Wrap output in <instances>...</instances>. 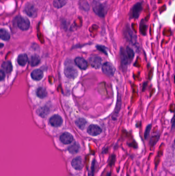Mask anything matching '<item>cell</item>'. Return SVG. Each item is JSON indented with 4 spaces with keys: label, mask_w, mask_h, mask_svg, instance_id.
Returning <instances> with one entry per match:
<instances>
[{
    "label": "cell",
    "mask_w": 175,
    "mask_h": 176,
    "mask_svg": "<svg viewBox=\"0 0 175 176\" xmlns=\"http://www.w3.org/2000/svg\"><path fill=\"white\" fill-rule=\"evenodd\" d=\"M102 129L100 127L96 125H91L87 128V132L92 136H97L100 134Z\"/></svg>",
    "instance_id": "7"
},
{
    "label": "cell",
    "mask_w": 175,
    "mask_h": 176,
    "mask_svg": "<svg viewBox=\"0 0 175 176\" xmlns=\"http://www.w3.org/2000/svg\"><path fill=\"white\" fill-rule=\"evenodd\" d=\"M79 145L78 144L75 143L68 148V151L72 154H75L79 151Z\"/></svg>",
    "instance_id": "23"
},
{
    "label": "cell",
    "mask_w": 175,
    "mask_h": 176,
    "mask_svg": "<svg viewBox=\"0 0 175 176\" xmlns=\"http://www.w3.org/2000/svg\"><path fill=\"white\" fill-rule=\"evenodd\" d=\"M17 61L19 65L21 66H24L26 65V63L28 61V57L27 55L25 54H20L18 57Z\"/></svg>",
    "instance_id": "15"
},
{
    "label": "cell",
    "mask_w": 175,
    "mask_h": 176,
    "mask_svg": "<svg viewBox=\"0 0 175 176\" xmlns=\"http://www.w3.org/2000/svg\"><path fill=\"white\" fill-rule=\"evenodd\" d=\"M37 95L40 98H43L47 96V92L44 88H38L37 90Z\"/></svg>",
    "instance_id": "20"
},
{
    "label": "cell",
    "mask_w": 175,
    "mask_h": 176,
    "mask_svg": "<svg viewBox=\"0 0 175 176\" xmlns=\"http://www.w3.org/2000/svg\"><path fill=\"white\" fill-rule=\"evenodd\" d=\"M16 23L18 28L21 30H27L30 26V22L28 19L24 17H18L16 19Z\"/></svg>",
    "instance_id": "2"
},
{
    "label": "cell",
    "mask_w": 175,
    "mask_h": 176,
    "mask_svg": "<svg viewBox=\"0 0 175 176\" xmlns=\"http://www.w3.org/2000/svg\"><path fill=\"white\" fill-rule=\"evenodd\" d=\"M89 61L90 65L93 67L98 69L100 67L102 63L101 58L97 56H93L89 58Z\"/></svg>",
    "instance_id": "5"
},
{
    "label": "cell",
    "mask_w": 175,
    "mask_h": 176,
    "mask_svg": "<svg viewBox=\"0 0 175 176\" xmlns=\"http://www.w3.org/2000/svg\"><path fill=\"white\" fill-rule=\"evenodd\" d=\"M142 5L140 3H137L133 6L132 10V16L134 18H138L140 16V13L142 11Z\"/></svg>",
    "instance_id": "11"
},
{
    "label": "cell",
    "mask_w": 175,
    "mask_h": 176,
    "mask_svg": "<svg viewBox=\"0 0 175 176\" xmlns=\"http://www.w3.org/2000/svg\"><path fill=\"white\" fill-rule=\"evenodd\" d=\"M76 124L78 128H79L80 129H83L85 127V125L86 124V121L85 120H84V118H79L78 120H76Z\"/></svg>",
    "instance_id": "21"
},
{
    "label": "cell",
    "mask_w": 175,
    "mask_h": 176,
    "mask_svg": "<svg viewBox=\"0 0 175 176\" xmlns=\"http://www.w3.org/2000/svg\"><path fill=\"white\" fill-rule=\"evenodd\" d=\"M64 74L68 78L74 79L77 77V69L72 66H67L64 69Z\"/></svg>",
    "instance_id": "3"
},
{
    "label": "cell",
    "mask_w": 175,
    "mask_h": 176,
    "mask_svg": "<svg viewBox=\"0 0 175 176\" xmlns=\"http://www.w3.org/2000/svg\"><path fill=\"white\" fill-rule=\"evenodd\" d=\"M5 72L3 69H1V72H0V79H1V81L3 80L5 78Z\"/></svg>",
    "instance_id": "27"
},
{
    "label": "cell",
    "mask_w": 175,
    "mask_h": 176,
    "mask_svg": "<svg viewBox=\"0 0 175 176\" xmlns=\"http://www.w3.org/2000/svg\"><path fill=\"white\" fill-rule=\"evenodd\" d=\"M120 56H121L122 65L124 67H126L127 65H129V61L127 57V56L126 55V51L123 48H121L120 50Z\"/></svg>",
    "instance_id": "13"
},
{
    "label": "cell",
    "mask_w": 175,
    "mask_h": 176,
    "mask_svg": "<svg viewBox=\"0 0 175 176\" xmlns=\"http://www.w3.org/2000/svg\"><path fill=\"white\" fill-rule=\"evenodd\" d=\"M40 62V57L38 55H33L31 57V59H30V64H31V66L33 67H35Z\"/></svg>",
    "instance_id": "18"
},
{
    "label": "cell",
    "mask_w": 175,
    "mask_h": 176,
    "mask_svg": "<svg viewBox=\"0 0 175 176\" xmlns=\"http://www.w3.org/2000/svg\"></svg>",
    "instance_id": "31"
},
{
    "label": "cell",
    "mask_w": 175,
    "mask_h": 176,
    "mask_svg": "<svg viewBox=\"0 0 175 176\" xmlns=\"http://www.w3.org/2000/svg\"><path fill=\"white\" fill-rule=\"evenodd\" d=\"M172 127L173 128H175V116L172 120Z\"/></svg>",
    "instance_id": "29"
},
{
    "label": "cell",
    "mask_w": 175,
    "mask_h": 176,
    "mask_svg": "<svg viewBox=\"0 0 175 176\" xmlns=\"http://www.w3.org/2000/svg\"><path fill=\"white\" fill-rule=\"evenodd\" d=\"M93 11L99 16L103 17L105 14V7L97 1H93Z\"/></svg>",
    "instance_id": "1"
},
{
    "label": "cell",
    "mask_w": 175,
    "mask_h": 176,
    "mask_svg": "<svg viewBox=\"0 0 175 176\" xmlns=\"http://www.w3.org/2000/svg\"><path fill=\"white\" fill-rule=\"evenodd\" d=\"M97 48H98V49H101V50H100V51H102V52H104V53L106 54H107L106 53V51H105V50L104 49V47L103 46H97Z\"/></svg>",
    "instance_id": "28"
},
{
    "label": "cell",
    "mask_w": 175,
    "mask_h": 176,
    "mask_svg": "<svg viewBox=\"0 0 175 176\" xmlns=\"http://www.w3.org/2000/svg\"><path fill=\"white\" fill-rule=\"evenodd\" d=\"M72 166L76 170H81L83 167V162L81 157H75L71 162Z\"/></svg>",
    "instance_id": "9"
},
{
    "label": "cell",
    "mask_w": 175,
    "mask_h": 176,
    "mask_svg": "<svg viewBox=\"0 0 175 176\" xmlns=\"http://www.w3.org/2000/svg\"><path fill=\"white\" fill-rule=\"evenodd\" d=\"M174 82H175V76H174Z\"/></svg>",
    "instance_id": "30"
},
{
    "label": "cell",
    "mask_w": 175,
    "mask_h": 176,
    "mask_svg": "<svg viewBox=\"0 0 175 176\" xmlns=\"http://www.w3.org/2000/svg\"><path fill=\"white\" fill-rule=\"evenodd\" d=\"M60 141L64 144H70L74 140V138L72 135L68 132L63 133L60 138Z\"/></svg>",
    "instance_id": "10"
},
{
    "label": "cell",
    "mask_w": 175,
    "mask_h": 176,
    "mask_svg": "<svg viewBox=\"0 0 175 176\" xmlns=\"http://www.w3.org/2000/svg\"><path fill=\"white\" fill-rule=\"evenodd\" d=\"M2 68L4 72L10 73L12 70V65L10 61H5L3 63Z\"/></svg>",
    "instance_id": "16"
},
{
    "label": "cell",
    "mask_w": 175,
    "mask_h": 176,
    "mask_svg": "<svg viewBox=\"0 0 175 176\" xmlns=\"http://www.w3.org/2000/svg\"><path fill=\"white\" fill-rule=\"evenodd\" d=\"M24 11L28 16L31 17H35L37 16V10L33 5L27 4L24 8Z\"/></svg>",
    "instance_id": "8"
},
{
    "label": "cell",
    "mask_w": 175,
    "mask_h": 176,
    "mask_svg": "<svg viewBox=\"0 0 175 176\" xmlns=\"http://www.w3.org/2000/svg\"><path fill=\"white\" fill-rule=\"evenodd\" d=\"M49 110L46 107H41L37 110V113L42 118H45L49 113Z\"/></svg>",
    "instance_id": "17"
},
{
    "label": "cell",
    "mask_w": 175,
    "mask_h": 176,
    "mask_svg": "<svg viewBox=\"0 0 175 176\" xmlns=\"http://www.w3.org/2000/svg\"><path fill=\"white\" fill-rule=\"evenodd\" d=\"M31 78L35 80H40L43 77V73L40 69L33 70L31 73Z\"/></svg>",
    "instance_id": "14"
},
{
    "label": "cell",
    "mask_w": 175,
    "mask_h": 176,
    "mask_svg": "<svg viewBox=\"0 0 175 176\" xmlns=\"http://www.w3.org/2000/svg\"><path fill=\"white\" fill-rule=\"evenodd\" d=\"M115 67L110 63H105L102 66V71L104 74L108 76H113L115 72Z\"/></svg>",
    "instance_id": "4"
},
{
    "label": "cell",
    "mask_w": 175,
    "mask_h": 176,
    "mask_svg": "<svg viewBox=\"0 0 175 176\" xmlns=\"http://www.w3.org/2000/svg\"><path fill=\"white\" fill-rule=\"evenodd\" d=\"M0 37L1 39L4 41H8L10 38V34L4 29H1L0 30Z\"/></svg>",
    "instance_id": "19"
},
{
    "label": "cell",
    "mask_w": 175,
    "mask_h": 176,
    "mask_svg": "<svg viewBox=\"0 0 175 176\" xmlns=\"http://www.w3.org/2000/svg\"><path fill=\"white\" fill-rule=\"evenodd\" d=\"M142 26L140 27V32L141 33L143 34V35H145V32H146V26L144 25V24H143V22L141 24V26Z\"/></svg>",
    "instance_id": "26"
},
{
    "label": "cell",
    "mask_w": 175,
    "mask_h": 176,
    "mask_svg": "<svg viewBox=\"0 0 175 176\" xmlns=\"http://www.w3.org/2000/svg\"><path fill=\"white\" fill-rule=\"evenodd\" d=\"M75 63L78 67L81 69H85L87 67V63L86 61L82 57H77L75 59Z\"/></svg>",
    "instance_id": "12"
},
{
    "label": "cell",
    "mask_w": 175,
    "mask_h": 176,
    "mask_svg": "<svg viewBox=\"0 0 175 176\" xmlns=\"http://www.w3.org/2000/svg\"><path fill=\"white\" fill-rule=\"evenodd\" d=\"M151 127H152L151 125H148L146 128V130H145V132L144 133V137L145 139H147L148 137V135H149V132H150V131L151 129Z\"/></svg>",
    "instance_id": "25"
},
{
    "label": "cell",
    "mask_w": 175,
    "mask_h": 176,
    "mask_svg": "<svg viewBox=\"0 0 175 176\" xmlns=\"http://www.w3.org/2000/svg\"><path fill=\"white\" fill-rule=\"evenodd\" d=\"M66 3V0H54V6L57 8H60L64 6Z\"/></svg>",
    "instance_id": "24"
},
{
    "label": "cell",
    "mask_w": 175,
    "mask_h": 176,
    "mask_svg": "<svg viewBox=\"0 0 175 176\" xmlns=\"http://www.w3.org/2000/svg\"><path fill=\"white\" fill-rule=\"evenodd\" d=\"M125 51H126V55L127 56L129 61L130 63L133 60V57H134V52H133V50L129 47H127Z\"/></svg>",
    "instance_id": "22"
},
{
    "label": "cell",
    "mask_w": 175,
    "mask_h": 176,
    "mask_svg": "<svg viewBox=\"0 0 175 176\" xmlns=\"http://www.w3.org/2000/svg\"><path fill=\"white\" fill-rule=\"evenodd\" d=\"M49 122L50 124L52 125V126L58 127L62 125L63 123V120L60 116L56 114L52 116L49 119Z\"/></svg>",
    "instance_id": "6"
}]
</instances>
